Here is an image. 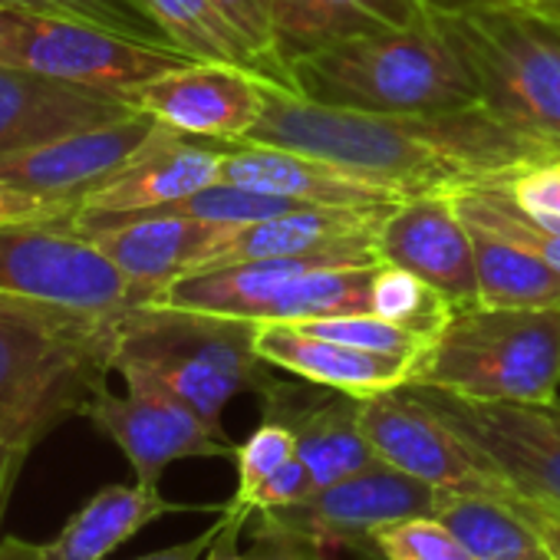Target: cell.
I'll use <instances>...</instances> for the list:
<instances>
[{
	"mask_svg": "<svg viewBox=\"0 0 560 560\" xmlns=\"http://www.w3.org/2000/svg\"><path fill=\"white\" fill-rule=\"evenodd\" d=\"M373 550L383 560H475L468 547L435 517H406L373 534Z\"/></svg>",
	"mask_w": 560,
	"mask_h": 560,
	"instance_id": "cell-35",
	"label": "cell"
},
{
	"mask_svg": "<svg viewBox=\"0 0 560 560\" xmlns=\"http://www.w3.org/2000/svg\"><path fill=\"white\" fill-rule=\"evenodd\" d=\"M257 324L182 311L165 304H136L116 317L113 373L139 376L178 396L214 429L231 399L264 396L277 376L254 350Z\"/></svg>",
	"mask_w": 560,
	"mask_h": 560,
	"instance_id": "cell-4",
	"label": "cell"
},
{
	"mask_svg": "<svg viewBox=\"0 0 560 560\" xmlns=\"http://www.w3.org/2000/svg\"><path fill=\"white\" fill-rule=\"evenodd\" d=\"M452 201L468 224L485 228V231L537 254L540 260H547L550 267L560 270V228H547L537 218H530L527 211H521L504 182L458 191V195H452Z\"/></svg>",
	"mask_w": 560,
	"mask_h": 560,
	"instance_id": "cell-29",
	"label": "cell"
},
{
	"mask_svg": "<svg viewBox=\"0 0 560 560\" xmlns=\"http://www.w3.org/2000/svg\"><path fill=\"white\" fill-rule=\"evenodd\" d=\"M224 527L218 534V540L211 544V550L205 553V560H327L320 550H311V547H301V544H260V550L254 553H241L237 550V537L244 530V521L224 514Z\"/></svg>",
	"mask_w": 560,
	"mask_h": 560,
	"instance_id": "cell-38",
	"label": "cell"
},
{
	"mask_svg": "<svg viewBox=\"0 0 560 560\" xmlns=\"http://www.w3.org/2000/svg\"><path fill=\"white\" fill-rule=\"evenodd\" d=\"M301 208H317V205H304L284 195H264V191H250V188H237L228 182H214L168 208L159 211H172V214H188V218H205L214 224H254V221H267L277 214H291Z\"/></svg>",
	"mask_w": 560,
	"mask_h": 560,
	"instance_id": "cell-33",
	"label": "cell"
},
{
	"mask_svg": "<svg viewBox=\"0 0 560 560\" xmlns=\"http://www.w3.org/2000/svg\"><path fill=\"white\" fill-rule=\"evenodd\" d=\"M298 458V439L284 422L264 419L234 452V465H237V491L234 498L221 508L224 514L237 517V521H250L254 514V501L260 494V488Z\"/></svg>",
	"mask_w": 560,
	"mask_h": 560,
	"instance_id": "cell-31",
	"label": "cell"
},
{
	"mask_svg": "<svg viewBox=\"0 0 560 560\" xmlns=\"http://www.w3.org/2000/svg\"><path fill=\"white\" fill-rule=\"evenodd\" d=\"M244 142L327 159L363 178L386 182L406 198L501 185L560 155L557 145L511 129L481 106L458 113L366 116L314 106L280 86H267L264 116Z\"/></svg>",
	"mask_w": 560,
	"mask_h": 560,
	"instance_id": "cell-1",
	"label": "cell"
},
{
	"mask_svg": "<svg viewBox=\"0 0 560 560\" xmlns=\"http://www.w3.org/2000/svg\"><path fill=\"white\" fill-rule=\"evenodd\" d=\"M185 504L165 501L159 485H106L44 544L50 560H106L119 544Z\"/></svg>",
	"mask_w": 560,
	"mask_h": 560,
	"instance_id": "cell-24",
	"label": "cell"
},
{
	"mask_svg": "<svg viewBox=\"0 0 560 560\" xmlns=\"http://www.w3.org/2000/svg\"><path fill=\"white\" fill-rule=\"evenodd\" d=\"M360 425L380 462L435 491L517 494L412 383L360 399Z\"/></svg>",
	"mask_w": 560,
	"mask_h": 560,
	"instance_id": "cell-10",
	"label": "cell"
},
{
	"mask_svg": "<svg viewBox=\"0 0 560 560\" xmlns=\"http://www.w3.org/2000/svg\"><path fill=\"white\" fill-rule=\"evenodd\" d=\"M254 350L273 366L294 373L304 383L350 393L357 399L399 389L409 383L412 363L399 357L366 353L317 334H307L291 324H257Z\"/></svg>",
	"mask_w": 560,
	"mask_h": 560,
	"instance_id": "cell-22",
	"label": "cell"
},
{
	"mask_svg": "<svg viewBox=\"0 0 560 560\" xmlns=\"http://www.w3.org/2000/svg\"><path fill=\"white\" fill-rule=\"evenodd\" d=\"M504 185L521 211H527L547 228H560V155L524 168Z\"/></svg>",
	"mask_w": 560,
	"mask_h": 560,
	"instance_id": "cell-37",
	"label": "cell"
},
{
	"mask_svg": "<svg viewBox=\"0 0 560 560\" xmlns=\"http://www.w3.org/2000/svg\"><path fill=\"white\" fill-rule=\"evenodd\" d=\"M521 4H540V0H422L429 18H458V14H481V11H501Z\"/></svg>",
	"mask_w": 560,
	"mask_h": 560,
	"instance_id": "cell-41",
	"label": "cell"
},
{
	"mask_svg": "<svg viewBox=\"0 0 560 560\" xmlns=\"http://www.w3.org/2000/svg\"><path fill=\"white\" fill-rule=\"evenodd\" d=\"M0 560H50L44 544L24 537H0Z\"/></svg>",
	"mask_w": 560,
	"mask_h": 560,
	"instance_id": "cell-44",
	"label": "cell"
},
{
	"mask_svg": "<svg viewBox=\"0 0 560 560\" xmlns=\"http://www.w3.org/2000/svg\"><path fill=\"white\" fill-rule=\"evenodd\" d=\"M432 514L475 560H553L540 530L517 508V494L439 491Z\"/></svg>",
	"mask_w": 560,
	"mask_h": 560,
	"instance_id": "cell-25",
	"label": "cell"
},
{
	"mask_svg": "<svg viewBox=\"0 0 560 560\" xmlns=\"http://www.w3.org/2000/svg\"><path fill=\"white\" fill-rule=\"evenodd\" d=\"M267 80L234 67L188 60L129 93V106L172 132L211 142H244L267 106Z\"/></svg>",
	"mask_w": 560,
	"mask_h": 560,
	"instance_id": "cell-13",
	"label": "cell"
},
{
	"mask_svg": "<svg viewBox=\"0 0 560 560\" xmlns=\"http://www.w3.org/2000/svg\"><path fill=\"white\" fill-rule=\"evenodd\" d=\"M80 211L77 201H57V198H40L24 188H14L0 182V224H24V221H60L73 218Z\"/></svg>",
	"mask_w": 560,
	"mask_h": 560,
	"instance_id": "cell-39",
	"label": "cell"
},
{
	"mask_svg": "<svg viewBox=\"0 0 560 560\" xmlns=\"http://www.w3.org/2000/svg\"><path fill=\"white\" fill-rule=\"evenodd\" d=\"M353 560H383L373 547H366V550H353Z\"/></svg>",
	"mask_w": 560,
	"mask_h": 560,
	"instance_id": "cell-45",
	"label": "cell"
},
{
	"mask_svg": "<svg viewBox=\"0 0 560 560\" xmlns=\"http://www.w3.org/2000/svg\"><path fill=\"white\" fill-rule=\"evenodd\" d=\"M380 264L363 267H314L280 288L257 324H304L317 317L370 311V284Z\"/></svg>",
	"mask_w": 560,
	"mask_h": 560,
	"instance_id": "cell-27",
	"label": "cell"
},
{
	"mask_svg": "<svg viewBox=\"0 0 560 560\" xmlns=\"http://www.w3.org/2000/svg\"><path fill=\"white\" fill-rule=\"evenodd\" d=\"M429 21L468 67L481 109L560 149V14L521 4Z\"/></svg>",
	"mask_w": 560,
	"mask_h": 560,
	"instance_id": "cell-6",
	"label": "cell"
},
{
	"mask_svg": "<svg viewBox=\"0 0 560 560\" xmlns=\"http://www.w3.org/2000/svg\"><path fill=\"white\" fill-rule=\"evenodd\" d=\"M221 182L264 195H284L317 208H393L406 201V195L386 182L363 178L298 149L260 142H234L224 155Z\"/></svg>",
	"mask_w": 560,
	"mask_h": 560,
	"instance_id": "cell-19",
	"label": "cell"
},
{
	"mask_svg": "<svg viewBox=\"0 0 560 560\" xmlns=\"http://www.w3.org/2000/svg\"><path fill=\"white\" fill-rule=\"evenodd\" d=\"M116 320L0 298V439L34 452L86 416L113 373Z\"/></svg>",
	"mask_w": 560,
	"mask_h": 560,
	"instance_id": "cell-2",
	"label": "cell"
},
{
	"mask_svg": "<svg viewBox=\"0 0 560 560\" xmlns=\"http://www.w3.org/2000/svg\"><path fill=\"white\" fill-rule=\"evenodd\" d=\"M291 327H301L307 334H317V337H327V340H337V343H347V347H357L366 353L399 357L409 363H416L419 353L429 347V337H419L406 327H396V324H389L370 311L340 314V317H317V320H304V324H291Z\"/></svg>",
	"mask_w": 560,
	"mask_h": 560,
	"instance_id": "cell-34",
	"label": "cell"
},
{
	"mask_svg": "<svg viewBox=\"0 0 560 560\" xmlns=\"http://www.w3.org/2000/svg\"><path fill=\"white\" fill-rule=\"evenodd\" d=\"M159 129L162 122L155 116L129 109L119 119L96 122L34 149L4 155L0 159V182L40 198L83 205V198L119 175L159 136Z\"/></svg>",
	"mask_w": 560,
	"mask_h": 560,
	"instance_id": "cell-14",
	"label": "cell"
},
{
	"mask_svg": "<svg viewBox=\"0 0 560 560\" xmlns=\"http://www.w3.org/2000/svg\"><path fill=\"white\" fill-rule=\"evenodd\" d=\"M221 527H224V517H218L208 530H201L198 537H191V540H185V544H175V547H165V550L136 557V560H205V553H208L211 544L218 540Z\"/></svg>",
	"mask_w": 560,
	"mask_h": 560,
	"instance_id": "cell-43",
	"label": "cell"
},
{
	"mask_svg": "<svg viewBox=\"0 0 560 560\" xmlns=\"http://www.w3.org/2000/svg\"><path fill=\"white\" fill-rule=\"evenodd\" d=\"M540 8H547V11L560 14V0H540Z\"/></svg>",
	"mask_w": 560,
	"mask_h": 560,
	"instance_id": "cell-46",
	"label": "cell"
},
{
	"mask_svg": "<svg viewBox=\"0 0 560 560\" xmlns=\"http://www.w3.org/2000/svg\"><path fill=\"white\" fill-rule=\"evenodd\" d=\"M517 508H521L524 517L540 530V537H544L550 557L560 560V504H550V501H537V498L517 494Z\"/></svg>",
	"mask_w": 560,
	"mask_h": 560,
	"instance_id": "cell-40",
	"label": "cell"
},
{
	"mask_svg": "<svg viewBox=\"0 0 560 560\" xmlns=\"http://www.w3.org/2000/svg\"><path fill=\"white\" fill-rule=\"evenodd\" d=\"M409 383L478 402H550L560 389V311H452Z\"/></svg>",
	"mask_w": 560,
	"mask_h": 560,
	"instance_id": "cell-5",
	"label": "cell"
},
{
	"mask_svg": "<svg viewBox=\"0 0 560 560\" xmlns=\"http://www.w3.org/2000/svg\"><path fill=\"white\" fill-rule=\"evenodd\" d=\"M370 314L432 340L448 324L452 304L412 270L380 264L370 284Z\"/></svg>",
	"mask_w": 560,
	"mask_h": 560,
	"instance_id": "cell-30",
	"label": "cell"
},
{
	"mask_svg": "<svg viewBox=\"0 0 560 560\" xmlns=\"http://www.w3.org/2000/svg\"><path fill=\"white\" fill-rule=\"evenodd\" d=\"M439 491L386 462H373L298 504L250 514L257 544H301L311 550H366L373 534L393 521L435 511Z\"/></svg>",
	"mask_w": 560,
	"mask_h": 560,
	"instance_id": "cell-9",
	"label": "cell"
},
{
	"mask_svg": "<svg viewBox=\"0 0 560 560\" xmlns=\"http://www.w3.org/2000/svg\"><path fill=\"white\" fill-rule=\"evenodd\" d=\"M270 11L273 47L284 70H291L294 60L334 44L366 34L409 31L429 21L422 0H270Z\"/></svg>",
	"mask_w": 560,
	"mask_h": 560,
	"instance_id": "cell-23",
	"label": "cell"
},
{
	"mask_svg": "<svg viewBox=\"0 0 560 560\" xmlns=\"http://www.w3.org/2000/svg\"><path fill=\"white\" fill-rule=\"evenodd\" d=\"M373 250L380 264L422 277L452 311L481 307L471 231L452 195H416L393 205L376 228Z\"/></svg>",
	"mask_w": 560,
	"mask_h": 560,
	"instance_id": "cell-15",
	"label": "cell"
},
{
	"mask_svg": "<svg viewBox=\"0 0 560 560\" xmlns=\"http://www.w3.org/2000/svg\"><path fill=\"white\" fill-rule=\"evenodd\" d=\"M145 8L152 11V18L162 24L168 40L185 57L208 60V63H234V67H244L267 80L254 50L224 21V14L211 4V0H145Z\"/></svg>",
	"mask_w": 560,
	"mask_h": 560,
	"instance_id": "cell-28",
	"label": "cell"
},
{
	"mask_svg": "<svg viewBox=\"0 0 560 560\" xmlns=\"http://www.w3.org/2000/svg\"><path fill=\"white\" fill-rule=\"evenodd\" d=\"M264 419L284 422L298 439V455L311 471L314 491L370 468L376 452L360 425V399L327 386H294L277 380L264 396Z\"/></svg>",
	"mask_w": 560,
	"mask_h": 560,
	"instance_id": "cell-18",
	"label": "cell"
},
{
	"mask_svg": "<svg viewBox=\"0 0 560 560\" xmlns=\"http://www.w3.org/2000/svg\"><path fill=\"white\" fill-rule=\"evenodd\" d=\"M0 298L83 320H116L142 304L129 277L73 228V218L0 224Z\"/></svg>",
	"mask_w": 560,
	"mask_h": 560,
	"instance_id": "cell-7",
	"label": "cell"
},
{
	"mask_svg": "<svg viewBox=\"0 0 560 560\" xmlns=\"http://www.w3.org/2000/svg\"><path fill=\"white\" fill-rule=\"evenodd\" d=\"M188 60L182 50L152 47L96 24L0 8V67L106 93L122 103H129L136 86Z\"/></svg>",
	"mask_w": 560,
	"mask_h": 560,
	"instance_id": "cell-8",
	"label": "cell"
},
{
	"mask_svg": "<svg viewBox=\"0 0 560 560\" xmlns=\"http://www.w3.org/2000/svg\"><path fill=\"white\" fill-rule=\"evenodd\" d=\"M416 389L517 494L560 504V399L478 402L442 389Z\"/></svg>",
	"mask_w": 560,
	"mask_h": 560,
	"instance_id": "cell-11",
	"label": "cell"
},
{
	"mask_svg": "<svg viewBox=\"0 0 560 560\" xmlns=\"http://www.w3.org/2000/svg\"><path fill=\"white\" fill-rule=\"evenodd\" d=\"M234 142H211L172 132L168 126L106 185L90 191L80 218H122L168 208L214 182H221L224 155Z\"/></svg>",
	"mask_w": 560,
	"mask_h": 560,
	"instance_id": "cell-17",
	"label": "cell"
},
{
	"mask_svg": "<svg viewBox=\"0 0 560 560\" xmlns=\"http://www.w3.org/2000/svg\"><path fill=\"white\" fill-rule=\"evenodd\" d=\"M288 73L291 93L343 113L419 116L481 106L468 67L432 21L334 44L294 60Z\"/></svg>",
	"mask_w": 560,
	"mask_h": 560,
	"instance_id": "cell-3",
	"label": "cell"
},
{
	"mask_svg": "<svg viewBox=\"0 0 560 560\" xmlns=\"http://www.w3.org/2000/svg\"><path fill=\"white\" fill-rule=\"evenodd\" d=\"M468 224V221H465ZM478 264L481 307H517V311H560V270L537 254L468 224Z\"/></svg>",
	"mask_w": 560,
	"mask_h": 560,
	"instance_id": "cell-26",
	"label": "cell"
},
{
	"mask_svg": "<svg viewBox=\"0 0 560 560\" xmlns=\"http://www.w3.org/2000/svg\"><path fill=\"white\" fill-rule=\"evenodd\" d=\"M389 208H301L254 224H237L224 244L198 267H221L264 257H350L380 264L373 250L376 228ZM195 273V270H191Z\"/></svg>",
	"mask_w": 560,
	"mask_h": 560,
	"instance_id": "cell-20",
	"label": "cell"
},
{
	"mask_svg": "<svg viewBox=\"0 0 560 560\" xmlns=\"http://www.w3.org/2000/svg\"><path fill=\"white\" fill-rule=\"evenodd\" d=\"M129 103L0 67V159L50 142L57 136L126 116Z\"/></svg>",
	"mask_w": 560,
	"mask_h": 560,
	"instance_id": "cell-21",
	"label": "cell"
},
{
	"mask_svg": "<svg viewBox=\"0 0 560 560\" xmlns=\"http://www.w3.org/2000/svg\"><path fill=\"white\" fill-rule=\"evenodd\" d=\"M0 8H24V11H37L50 18H70V21L96 24L113 34L152 44V47L178 50L162 31V24L152 18V11L145 8V0H0Z\"/></svg>",
	"mask_w": 560,
	"mask_h": 560,
	"instance_id": "cell-32",
	"label": "cell"
},
{
	"mask_svg": "<svg viewBox=\"0 0 560 560\" xmlns=\"http://www.w3.org/2000/svg\"><path fill=\"white\" fill-rule=\"evenodd\" d=\"M73 228L129 277L139 301L149 304L178 277L198 270L237 224H214L172 211H142L122 218L73 214Z\"/></svg>",
	"mask_w": 560,
	"mask_h": 560,
	"instance_id": "cell-16",
	"label": "cell"
},
{
	"mask_svg": "<svg viewBox=\"0 0 560 560\" xmlns=\"http://www.w3.org/2000/svg\"><path fill=\"white\" fill-rule=\"evenodd\" d=\"M126 393L116 396L109 386L93 399L86 419L129 458L136 481L159 485L168 465L182 458H234L237 445L205 422L191 406L162 386L126 376Z\"/></svg>",
	"mask_w": 560,
	"mask_h": 560,
	"instance_id": "cell-12",
	"label": "cell"
},
{
	"mask_svg": "<svg viewBox=\"0 0 560 560\" xmlns=\"http://www.w3.org/2000/svg\"><path fill=\"white\" fill-rule=\"evenodd\" d=\"M31 452L11 445L0 439V524H4V514H8V504L18 491V481H21V471H24V462H27Z\"/></svg>",
	"mask_w": 560,
	"mask_h": 560,
	"instance_id": "cell-42",
	"label": "cell"
},
{
	"mask_svg": "<svg viewBox=\"0 0 560 560\" xmlns=\"http://www.w3.org/2000/svg\"><path fill=\"white\" fill-rule=\"evenodd\" d=\"M211 4L224 14V21L244 37V44L260 60L267 80L280 90H291V77L284 70L273 47V11L270 0H211Z\"/></svg>",
	"mask_w": 560,
	"mask_h": 560,
	"instance_id": "cell-36",
	"label": "cell"
}]
</instances>
